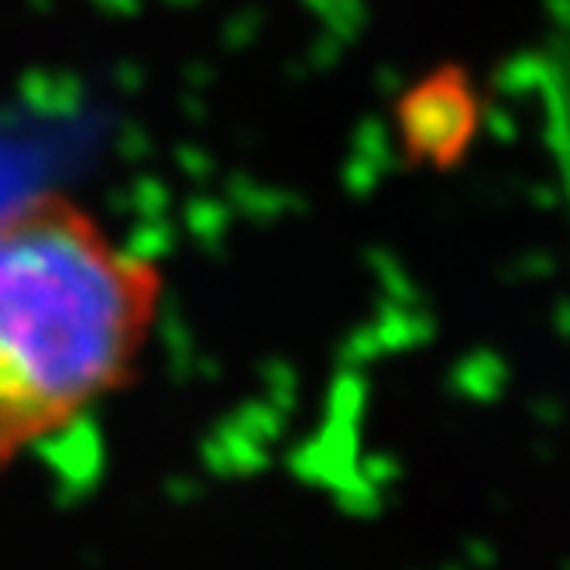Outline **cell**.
<instances>
[{"instance_id": "obj_1", "label": "cell", "mask_w": 570, "mask_h": 570, "mask_svg": "<svg viewBox=\"0 0 570 570\" xmlns=\"http://www.w3.org/2000/svg\"><path fill=\"white\" fill-rule=\"evenodd\" d=\"M161 299V268L69 193L0 207V471L135 385Z\"/></svg>"}, {"instance_id": "obj_2", "label": "cell", "mask_w": 570, "mask_h": 570, "mask_svg": "<svg viewBox=\"0 0 570 570\" xmlns=\"http://www.w3.org/2000/svg\"><path fill=\"white\" fill-rule=\"evenodd\" d=\"M392 125L402 158L416 169L454 173L471 155L484 104L468 66L436 62L392 104Z\"/></svg>"}]
</instances>
